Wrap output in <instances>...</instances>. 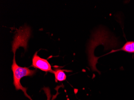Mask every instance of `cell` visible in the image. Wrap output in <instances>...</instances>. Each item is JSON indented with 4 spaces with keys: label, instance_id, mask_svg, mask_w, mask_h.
<instances>
[{
    "label": "cell",
    "instance_id": "cell-5",
    "mask_svg": "<svg viewBox=\"0 0 134 100\" xmlns=\"http://www.w3.org/2000/svg\"><path fill=\"white\" fill-rule=\"evenodd\" d=\"M65 70L59 68H56L53 70V73L55 75L56 82H58V81L62 82L66 80L67 77L65 73Z\"/></svg>",
    "mask_w": 134,
    "mask_h": 100
},
{
    "label": "cell",
    "instance_id": "cell-4",
    "mask_svg": "<svg viewBox=\"0 0 134 100\" xmlns=\"http://www.w3.org/2000/svg\"><path fill=\"white\" fill-rule=\"evenodd\" d=\"M119 51H123L129 53H134V41H127L122 48L118 49L112 50L111 51L104 55V56Z\"/></svg>",
    "mask_w": 134,
    "mask_h": 100
},
{
    "label": "cell",
    "instance_id": "cell-1",
    "mask_svg": "<svg viewBox=\"0 0 134 100\" xmlns=\"http://www.w3.org/2000/svg\"><path fill=\"white\" fill-rule=\"evenodd\" d=\"M15 55H14L13 64L11 66V69L13 73V85L16 91L22 90L24 92V95L30 100H33L27 94V89L23 87L21 84V79L25 77H31L34 75L37 72V70H30L29 68L22 67L16 64L15 60Z\"/></svg>",
    "mask_w": 134,
    "mask_h": 100
},
{
    "label": "cell",
    "instance_id": "cell-3",
    "mask_svg": "<svg viewBox=\"0 0 134 100\" xmlns=\"http://www.w3.org/2000/svg\"><path fill=\"white\" fill-rule=\"evenodd\" d=\"M32 63L31 66L44 72L52 73V66L47 59L41 58L37 55L36 52L32 58Z\"/></svg>",
    "mask_w": 134,
    "mask_h": 100
},
{
    "label": "cell",
    "instance_id": "cell-2",
    "mask_svg": "<svg viewBox=\"0 0 134 100\" xmlns=\"http://www.w3.org/2000/svg\"><path fill=\"white\" fill-rule=\"evenodd\" d=\"M31 35L30 27L25 26L17 31L12 43V51L15 55L16 50L19 47H23L26 51L27 48L28 40Z\"/></svg>",
    "mask_w": 134,
    "mask_h": 100
}]
</instances>
